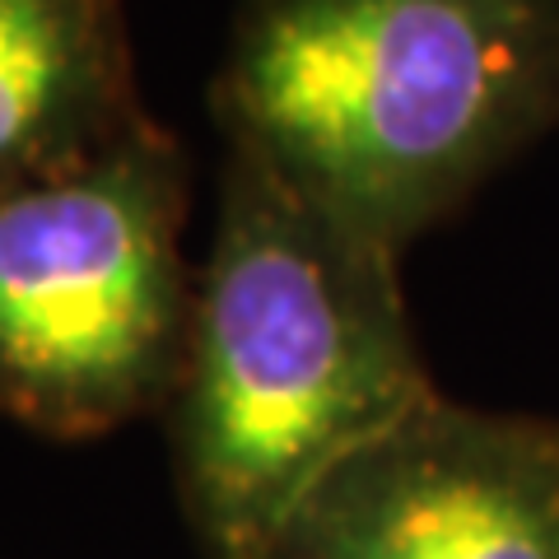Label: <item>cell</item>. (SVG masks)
I'll return each instance as SVG.
<instances>
[{
    "instance_id": "cell-1",
    "label": "cell",
    "mask_w": 559,
    "mask_h": 559,
    "mask_svg": "<svg viewBox=\"0 0 559 559\" xmlns=\"http://www.w3.org/2000/svg\"><path fill=\"white\" fill-rule=\"evenodd\" d=\"M433 392L401 257L252 154H224L215 242L164 406L173 480L205 555L257 559L331 466Z\"/></svg>"
},
{
    "instance_id": "cell-2",
    "label": "cell",
    "mask_w": 559,
    "mask_h": 559,
    "mask_svg": "<svg viewBox=\"0 0 559 559\" xmlns=\"http://www.w3.org/2000/svg\"><path fill=\"white\" fill-rule=\"evenodd\" d=\"M224 145L406 257L559 127V0H242Z\"/></svg>"
},
{
    "instance_id": "cell-3",
    "label": "cell",
    "mask_w": 559,
    "mask_h": 559,
    "mask_svg": "<svg viewBox=\"0 0 559 559\" xmlns=\"http://www.w3.org/2000/svg\"><path fill=\"white\" fill-rule=\"evenodd\" d=\"M187 210L191 159L154 117L0 191V415L98 439L168 406L197 294Z\"/></svg>"
},
{
    "instance_id": "cell-4",
    "label": "cell",
    "mask_w": 559,
    "mask_h": 559,
    "mask_svg": "<svg viewBox=\"0 0 559 559\" xmlns=\"http://www.w3.org/2000/svg\"><path fill=\"white\" fill-rule=\"evenodd\" d=\"M257 559H559V415L433 392L331 466Z\"/></svg>"
},
{
    "instance_id": "cell-5",
    "label": "cell",
    "mask_w": 559,
    "mask_h": 559,
    "mask_svg": "<svg viewBox=\"0 0 559 559\" xmlns=\"http://www.w3.org/2000/svg\"><path fill=\"white\" fill-rule=\"evenodd\" d=\"M140 121L127 0H0V191L94 159Z\"/></svg>"
}]
</instances>
